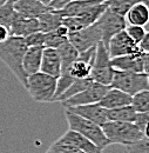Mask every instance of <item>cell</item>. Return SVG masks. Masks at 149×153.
Masks as SVG:
<instances>
[{
	"label": "cell",
	"mask_w": 149,
	"mask_h": 153,
	"mask_svg": "<svg viewBox=\"0 0 149 153\" xmlns=\"http://www.w3.org/2000/svg\"><path fill=\"white\" fill-rule=\"evenodd\" d=\"M26 50L27 45L24 37L10 36L5 41L0 42V60L10 68L24 87L27 80V76L22 68V58Z\"/></svg>",
	"instance_id": "1"
},
{
	"label": "cell",
	"mask_w": 149,
	"mask_h": 153,
	"mask_svg": "<svg viewBox=\"0 0 149 153\" xmlns=\"http://www.w3.org/2000/svg\"><path fill=\"white\" fill-rule=\"evenodd\" d=\"M65 115L68 123V127L71 130H74L80 134H82L83 137H86L101 151H103L111 145L101 125H97L81 115L73 113L67 108H65Z\"/></svg>",
	"instance_id": "2"
},
{
	"label": "cell",
	"mask_w": 149,
	"mask_h": 153,
	"mask_svg": "<svg viewBox=\"0 0 149 153\" xmlns=\"http://www.w3.org/2000/svg\"><path fill=\"white\" fill-rule=\"evenodd\" d=\"M107 139L112 144H121L123 146L131 144L135 140H139L146 134L134 124L129 121H114L107 120L101 125Z\"/></svg>",
	"instance_id": "3"
},
{
	"label": "cell",
	"mask_w": 149,
	"mask_h": 153,
	"mask_svg": "<svg viewBox=\"0 0 149 153\" xmlns=\"http://www.w3.org/2000/svg\"><path fill=\"white\" fill-rule=\"evenodd\" d=\"M26 91L37 102H52L56 88V78L41 71L27 76Z\"/></svg>",
	"instance_id": "4"
},
{
	"label": "cell",
	"mask_w": 149,
	"mask_h": 153,
	"mask_svg": "<svg viewBox=\"0 0 149 153\" xmlns=\"http://www.w3.org/2000/svg\"><path fill=\"white\" fill-rule=\"evenodd\" d=\"M109 86L114 88H119L133 96L139 91L149 90L148 73L114 70L113 80Z\"/></svg>",
	"instance_id": "5"
},
{
	"label": "cell",
	"mask_w": 149,
	"mask_h": 153,
	"mask_svg": "<svg viewBox=\"0 0 149 153\" xmlns=\"http://www.w3.org/2000/svg\"><path fill=\"white\" fill-rule=\"evenodd\" d=\"M113 74H114V68L111 62L108 51L106 46L102 44V41H99L96 44V52L92 65L91 78L93 79V81L109 86L113 80Z\"/></svg>",
	"instance_id": "6"
},
{
	"label": "cell",
	"mask_w": 149,
	"mask_h": 153,
	"mask_svg": "<svg viewBox=\"0 0 149 153\" xmlns=\"http://www.w3.org/2000/svg\"><path fill=\"white\" fill-rule=\"evenodd\" d=\"M96 22L101 31V41L106 46V48L113 36H115L120 31H123L127 26L126 18L108 10V7L101 14V17L96 20Z\"/></svg>",
	"instance_id": "7"
},
{
	"label": "cell",
	"mask_w": 149,
	"mask_h": 153,
	"mask_svg": "<svg viewBox=\"0 0 149 153\" xmlns=\"http://www.w3.org/2000/svg\"><path fill=\"white\" fill-rule=\"evenodd\" d=\"M114 70L131 71V72H145L149 71V53L136 52L120 57L111 58Z\"/></svg>",
	"instance_id": "8"
},
{
	"label": "cell",
	"mask_w": 149,
	"mask_h": 153,
	"mask_svg": "<svg viewBox=\"0 0 149 153\" xmlns=\"http://www.w3.org/2000/svg\"><path fill=\"white\" fill-rule=\"evenodd\" d=\"M109 87L111 86H108V85H103V84L93 81L85 90H82L81 92L76 93L75 96L61 101V104L66 108V107H72V106H79V105H87V104L99 102L101 100V98L105 96V93L107 92V90Z\"/></svg>",
	"instance_id": "9"
},
{
	"label": "cell",
	"mask_w": 149,
	"mask_h": 153,
	"mask_svg": "<svg viewBox=\"0 0 149 153\" xmlns=\"http://www.w3.org/2000/svg\"><path fill=\"white\" fill-rule=\"evenodd\" d=\"M67 39L77 50V52H81L101 41V31L97 22L95 21L94 24L83 27L82 30H79L76 32H69Z\"/></svg>",
	"instance_id": "10"
},
{
	"label": "cell",
	"mask_w": 149,
	"mask_h": 153,
	"mask_svg": "<svg viewBox=\"0 0 149 153\" xmlns=\"http://www.w3.org/2000/svg\"><path fill=\"white\" fill-rule=\"evenodd\" d=\"M107 51L111 58L120 57L125 54H131V53H136L141 52L139 50V46L131 39V37L127 34V32L120 31L115 36H113L108 45H107Z\"/></svg>",
	"instance_id": "11"
},
{
	"label": "cell",
	"mask_w": 149,
	"mask_h": 153,
	"mask_svg": "<svg viewBox=\"0 0 149 153\" xmlns=\"http://www.w3.org/2000/svg\"><path fill=\"white\" fill-rule=\"evenodd\" d=\"M71 112L81 115L91 121H93L97 125L105 124L108 118H107V108L102 107L99 102L93 104H87V105H79V106H72V107H66Z\"/></svg>",
	"instance_id": "12"
},
{
	"label": "cell",
	"mask_w": 149,
	"mask_h": 153,
	"mask_svg": "<svg viewBox=\"0 0 149 153\" xmlns=\"http://www.w3.org/2000/svg\"><path fill=\"white\" fill-rule=\"evenodd\" d=\"M8 30H10V36L26 37L30 33L39 31V21L38 18H30L15 11V14Z\"/></svg>",
	"instance_id": "13"
},
{
	"label": "cell",
	"mask_w": 149,
	"mask_h": 153,
	"mask_svg": "<svg viewBox=\"0 0 149 153\" xmlns=\"http://www.w3.org/2000/svg\"><path fill=\"white\" fill-rule=\"evenodd\" d=\"M40 71L49 74L52 76H60L61 72V61L59 53L56 48L53 47H44L42 50V58H41V65H40Z\"/></svg>",
	"instance_id": "14"
},
{
	"label": "cell",
	"mask_w": 149,
	"mask_h": 153,
	"mask_svg": "<svg viewBox=\"0 0 149 153\" xmlns=\"http://www.w3.org/2000/svg\"><path fill=\"white\" fill-rule=\"evenodd\" d=\"M131 96L119 90V88H114L109 87L107 90V92L105 93V96L101 98V100L99 101V104L107 108H115V107H120V106H126V105H131Z\"/></svg>",
	"instance_id": "15"
},
{
	"label": "cell",
	"mask_w": 149,
	"mask_h": 153,
	"mask_svg": "<svg viewBox=\"0 0 149 153\" xmlns=\"http://www.w3.org/2000/svg\"><path fill=\"white\" fill-rule=\"evenodd\" d=\"M61 140L67 141L69 144H72L76 149L80 150L81 153H99L102 152L97 146H95L91 140H88L86 137H83L82 134L76 132L74 130H68L65 134H62L60 137Z\"/></svg>",
	"instance_id": "16"
},
{
	"label": "cell",
	"mask_w": 149,
	"mask_h": 153,
	"mask_svg": "<svg viewBox=\"0 0 149 153\" xmlns=\"http://www.w3.org/2000/svg\"><path fill=\"white\" fill-rule=\"evenodd\" d=\"M42 50L44 46H30L25 51V54L22 58V68L26 76L33 74L40 71Z\"/></svg>",
	"instance_id": "17"
},
{
	"label": "cell",
	"mask_w": 149,
	"mask_h": 153,
	"mask_svg": "<svg viewBox=\"0 0 149 153\" xmlns=\"http://www.w3.org/2000/svg\"><path fill=\"white\" fill-rule=\"evenodd\" d=\"M13 7L18 13L30 18H38L41 13L51 10L39 0H14Z\"/></svg>",
	"instance_id": "18"
},
{
	"label": "cell",
	"mask_w": 149,
	"mask_h": 153,
	"mask_svg": "<svg viewBox=\"0 0 149 153\" xmlns=\"http://www.w3.org/2000/svg\"><path fill=\"white\" fill-rule=\"evenodd\" d=\"M126 21L129 25H139V26H146L149 21V7L148 2H136L127 11Z\"/></svg>",
	"instance_id": "19"
},
{
	"label": "cell",
	"mask_w": 149,
	"mask_h": 153,
	"mask_svg": "<svg viewBox=\"0 0 149 153\" xmlns=\"http://www.w3.org/2000/svg\"><path fill=\"white\" fill-rule=\"evenodd\" d=\"M38 21H39V31L46 33L55 30L59 25H61L62 17L56 11L48 10L38 17Z\"/></svg>",
	"instance_id": "20"
},
{
	"label": "cell",
	"mask_w": 149,
	"mask_h": 153,
	"mask_svg": "<svg viewBox=\"0 0 149 153\" xmlns=\"http://www.w3.org/2000/svg\"><path fill=\"white\" fill-rule=\"evenodd\" d=\"M56 51L59 53L60 61H61V70L67 68L75 59H77V56H79L77 50L75 48L68 40H66L60 46H58L56 47Z\"/></svg>",
	"instance_id": "21"
},
{
	"label": "cell",
	"mask_w": 149,
	"mask_h": 153,
	"mask_svg": "<svg viewBox=\"0 0 149 153\" xmlns=\"http://www.w3.org/2000/svg\"><path fill=\"white\" fill-rule=\"evenodd\" d=\"M135 117H136V112H135V110L131 107V105L120 106V107L107 110V118H108V120L134 123Z\"/></svg>",
	"instance_id": "22"
},
{
	"label": "cell",
	"mask_w": 149,
	"mask_h": 153,
	"mask_svg": "<svg viewBox=\"0 0 149 153\" xmlns=\"http://www.w3.org/2000/svg\"><path fill=\"white\" fill-rule=\"evenodd\" d=\"M93 82V79L91 78V76H87V78H81V79H75L74 81L67 87V90H65L60 96L56 98L55 101H59V102H61V101H63V100H66V99H68V98H71V97L75 96L76 93H79V92H81L82 90H85L88 85H91Z\"/></svg>",
	"instance_id": "23"
},
{
	"label": "cell",
	"mask_w": 149,
	"mask_h": 153,
	"mask_svg": "<svg viewBox=\"0 0 149 153\" xmlns=\"http://www.w3.org/2000/svg\"><path fill=\"white\" fill-rule=\"evenodd\" d=\"M106 8H107V0L103 1V2H100V4H96V5L88 7L87 10H85L81 13H79L77 16L80 17V19L83 21V24L86 26H88V25L94 24L96 20L99 19L101 17V14L106 11Z\"/></svg>",
	"instance_id": "24"
},
{
	"label": "cell",
	"mask_w": 149,
	"mask_h": 153,
	"mask_svg": "<svg viewBox=\"0 0 149 153\" xmlns=\"http://www.w3.org/2000/svg\"><path fill=\"white\" fill-rule=\"evenodd\" d=\"M65 70H67L69 76H73L74 79L87 78V76H91L92 64H89L87 61H83L81 59H75L74 61Z\"/></svg>",
	"instance_id": "25"
},
{
	"label": "cell",
	"mask_w": 149,
	"mask_h": 153,
	"mask_svg": "<svg viewBox=\"0 0 149 153\" xmlns=\"http://www.w3.org/2000/svg\"><path fill=\"white\" fill-rule=\"evenodd\" d=\"M131 106L135 112H149V90H142L133 94Z\"/></svg>",
	"instance_id": "26"
},
{
	"label": "cell",
	"mask_w": 149,
	"mask_h": 153,
	"mask_svg": "<svg viewBox=\"0 0 149 153\" xmlns=\"http://www.w3.org/2000/svg\"><path fill=\"white\" fill-rule=\"evenodd\" d=\"M140 1L148 2L149 0H107V7H108V10L125 17L127 11L131 6Z\"/></svg>",
	"instance_id": "27"
},
{
	"label": "cell",
	"mask_w": 149,
	"mask_h": 153,
	"mask_svg": "<svg viewBox=\"0 0 149 153\" xmlns=\"http://www.w3.org/2000/svg\"><path fill=\"white\" fill-rule=\"evenodd\" d=\"M14 0H8L5 4L0 5V25H4L10 28L13 17L15 14V10L13 7Z\"/></svg>",
	"instance_id": "28"
},
{
	"label": "cell",
	"mask_w": 149,
	"mask_h": 153,
	"mask_svg": "<svg viewBox=\"0 0 149 153\" xmlns=\"http://www.w3.org/2000/svg\"><path fill=\"white\" fill-rule=\"evenodd\" d=\"M47 152H53V153H81L79 149H76L72 144L61 140L60 138L54 141L47 150Z\"/></svg>",
	"instance_id": "29"
},
{
	"label": "cell",
	"mask_w": 149,
	"mask_h": 153,
	"mask_svg": "<svg viewBox=\"0 0 149 153\" xmlns=\"http://www.w3.org/2000/svg\"><path fill=\"white\" fill-rule=\"evenodd\" d=\"M126 151L131 153H149V138L148 135L135 140L131 144L126 145Z\"/></svg>",
	"instance_id": "30"
},
{
	"label": "cell",
	"mask_w": 149,
	"mask_h": 153,
	"mask_svg": "<svg viewBox=\"0 0 149 153\" xmlns=\"http://www.w3.org/2000/svg\"><path fill=\"white\" fill-rule=\"evenodd\" d=\"M66 40H68L67 37H63L61 34H59L56 32V30L53 31H49V32H46L45 33V42H44V46L45 47H53L56 48L58 46H60L62 42H65Z\"/></svg>",
	"instance_id": "31"
},
{
	"label": "cell",
	"mask_w": 149,
	"mask_h": 153,
	"mask_svg": "<svg viewBox=\"0 0 149 153\" xmlns=\"http://www.w3.org/2000/svg\"><path fill=\"white\" fill-rule=\"evenodd\" d=\"M125 31L127 32V34L131 37V39L137 45L142 38L146 36V33H147V31H146V28H145V26H139V25H129V24H127V26H126V28H125Z\"/></svg>",
	"instance_id": "32"
},
{
	"label": "cell",
	"mask_w": 149,
	"mask_h": 153,
	"mask_svg": "<svg viewBox=\"0 0 149 153\" xmlns=\"http://www.w3.org/2000/svg\"><path fill=\"white\" fill-rule=\"evenodd\" d=\"M24 39H25V42H26L27 47H30V46H44L45 33L41 32V31H37V32L27 34L26 37H24Z\"/></svg>",
	"instance_id": "33"
},
{
	"label": "cell",
	"mask_w": 149,
	"mask_h": 153,
	"mask_svg": "<svg viewBox=\"0 0 149 153\" xmlns=\"http://www.w3.org/2000/svg\"><path fill=\"white\" fill-rule=\"evenodd\" d=\"M148 123H149V112H136V117L134 124L140 128L146 135H148Z\"/></svg>",
	"instance_id": "34"
},
{
	"label": "cell",
	"mask_w": 149,
	"mask_h": 153,
	"mask_svg": "<svg viewBox=\"0 0 149 153\" xmlns=\"http://www.w3.org/2000/svg\"><path fill=\"white\" fill-rule=\"evenodd\" d=\"M72 0H51V2L48 4V7L53 11H59L62 10L66 5H68Z\"/></svg>",
	"instance_id": "35"
},
{
	"label": "cell",
	"mask_w": 149,
	"mask_h": 153,
	"mask_svg": "<svg viewBox=\"0 0 149 153\" xmlns=\"http://www.w3.org/2000/svg\"><path fill=\"white\" fill-rule=\"evenodd\" d=\"M139 46V50L141 52H145V53H149V33L147 32L146 36L142 38V40L137 44Z\"/></svg>",
	"instance_id": "36"
},
{
	"label": "cell",
	"mask_w": 149,
	"mask_h": 153,
	"mask_svg": "<svg viewBox=\"0 0 149 153\" xmlns=\"http://www.w3.org/2000/svg\"><path fill=\"white\" fill-rule=\"evenodd\" d=\"M8 37H10V30H8V27H6L4 25H0V42L1 41H5Z\"/></svg>",
	"instance_id": "37"
},
{
	"label": "cell",
	"mask_w": 149,
	"mask_h": 153,
	"mask_svg": "<svg viewBox=\"0 0 149 153\" xmlns=\"http://www.w3.org/2000/svg\"><path fill=\"white\" fill-rule=\"evenodd\" d=\"M39 1H40V2H42L44 5H47V6H48V4L51 2V0H39Z\"/></svg>",
	"instance_id": "38"
},
{
	"label": "cell",
	"mask_w": 149,
	"mask_h": 153,
	"mask_svg": "<svg viewBox=\"0 0 149 153\" xmlns=\"http://www.w3.org/2000/svg\"><path fill=\"white\" fill-rule=\"evenodd\" d=\"M6 1H8V0H0V5H2V4H5Z\"/></svg>",
	"instance_id": "39"
}]
</instances>
